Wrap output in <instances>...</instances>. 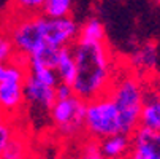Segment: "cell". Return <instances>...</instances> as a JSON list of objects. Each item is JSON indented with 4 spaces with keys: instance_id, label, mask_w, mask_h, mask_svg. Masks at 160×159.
<instances>
[{
    "instance_id": "cell-16",
    "label": "cell",
    "mask_w": 160,
    "mask_h": 159,
    "mask_svg": "<svg viewBox=\"0 0 160 159\" xmlns=\"http://www.w3.org/2000/svg\"><path fill=\"white\" fill-rule=\"evenodd\" d=\"M72 7L73 0H46L43 11L49 18H65L70 16Z\"/></svg>"
},
{
    "instance_id": "cell-17",
    "label": "cell",
    "mask_w": 160,
    "mask_h": 159,
    "mask_svg": "<svg viewBox=\"0 0 160 159\" xmlns=\"http://www.w3.org/2000/svg\"><path fill=\"white\" fill-rule=\"evenodd\" d=\"M46 0H11V5L18 16H30L38 14L43 8Z\"/></svg>"
},
{
    "instance_id": "cell-20",
    "label": "cell",
    "mask_w": 160,
    "mask_h": 159,
    "mask_svg": "<svg viewBox=\"0 0 160 159\" xmlns=\"http://www.w3.org/2000/svg\"><path fill=\"white\" fill-rule=\"evenodd\" d=\"M57 56H59V50H43L38 54L29 57L30 64H41V65H46L51 67V69H56V62H57Z\"/></svg>"
},
{
    "instance_id": "cell-15",
    "label": "cell",
    "mask_w": 160,
    "mask_h": 159,
    "mask_svg": "<svg viewBox=\"0 0 160 159\" xmlns=\"http://www.w3.org/2000/svg\"><path fill=\"white\" fill-rule=\"evenodd\" d=\"M29 73L32 77H35L38 81L48 84L51 87H56L59 84V77L56 69H51V67L41 65V64H30L29 62Z\"/></svg>"
},
{
    "instance_id": "cell-3",
    "label": "cell",
    "mask_w": 160,
    "mask_h": 159,
    "mask_svg": "<svg viewBox=\"0 0 160 159\" xmlns=\"http://www.w3.org/2000/svg\"><path fill=\"white\" fill-rule=\"evenodd\" d=\"M108 94L121 111L124 134L132 137L133 132L141 126V110L146 97L140 81L132 75L118 77L112 80Z\"/></svg>"
},
{
    "instance_id": "cell-12",
    "label": "cell",
    "mask_w": 160,
    "mask_h": 159,
    "mask_svg": "<svg viewBox=\"0 0 160 159\" xmlns=\"http://www.w3.org/2000/svg\"><path fill=\"white\" fill-rule=\"evenodd\" d=\"M78 40H84V41H105V27L103 24L92 18V19H87L84 24L79 29V35Z\"/></svg>"
},
{
    "instance_id": "cell-5",
    "label": "cell",
    "mask_w": 160,
    "mask_h": 159,
    "mask_svg": "<svg viewBox=\"0 0 160 159\" xmlns=\"http://www.w3.org/2000/svg\"><path fill=\"white\" fill-rule=\"evenodd\" d=\"M87 102L78 96L56 100L49 110V116L56 130L63 139H76L84 132V116Z\"/></svg>"
},
{
    "instance_id": "cell-8",
    "label": "cell",
    "mask_w": 160,
    "mask_h": 159,
    "mask_svg": "<svg viewBox=\"0 0 160 159\" xmlns=\"http://www.w3.org/2000/svg\"><path fill=\"white\" fill-rule=\"evenodd\" d=\"M26 102L24 81L3 80L0 81V111L11 115L16 113Z\"/></svg>"
},
{
    "instance_id": "cell-18",
    "label": "cell",
    "mask_w": 160,
    "mask_h": 159,
    "mask_svg": "<svg viewBox=\"0 0 160 159\" xmlns=\"http://www.w3.org/2000/svg\"><path fill=\"white\" fill-rule=\"evenodd\" d=\"M16 48L11 41V37L8 32H0V65L2 64H10L14 56H16Z\"/></svg>"
},
{
    "instance_id": "cell-22",
    "label": "cell",
    "mask_w": 160,
    "mask_h": 159,
    "mask_svg": "<svg viewBox=\"0 0 160 159\" xmlns=\"http://www.w3.org/2000/svg\"><path fill=\"white\" fill-rule=\"evenodd\" d=\"M75 96V91H73V86L68 84V83H62L59 81V84L56 86V97L57 100H63V99H68Z\"/></svg>"
},
{
    "instance_id": "cell-14",
    "label": "cell",
    "mask_w": 160,
    "mask_h": 159,
    "mask_svg": "<svg viewBox=\"0 0 160 159\" xmlns=\"http://www.w3.org/2000/svg\"><path fill=\"white\" fill-rule=\"evenodd\" d=\"M133 65L140 67V69H154L155 64H157V50H155V45L148 43L141 50H138L133 57H132Z\"/></svg>"
},
{
    "instance_id": "cell-6",
    "label": "cell",
    "mask_w": 160,
    "mask_h": 159,
    "mask_svg": "<svg viewBox=\"0 0 160 159\" xmlns=\"http://www.w3.org/2000/svg\"><path fill=\"white\" fill-rule=\"evenodd\" d=\"M127 159H160V130L140 126L132 135Z\"/></svg>"
},
{
    "instance_id": "cell-9",
    "label": "cell",
    "mask_w": 160,
    "mask_h": 159,
    "mask_svg": "<svg viewBox=\"0 0 160 159\" xmlns=\"http://www.w3.org/2000/svg\"><path fill=\"white\" fill-rule=\"evenodd\" d=\"M98 145L106 159H127L132 148V137L125 134H118L98 140Z\"/></svg>"
},
{
    "instance_id": "cell-2",
    "label": "cell",
    "mask_w": 160,
    "mask_h": 159,
    "mask_svg": "<svg viewBox=\"0 0 160 159\" xmlns=\"http://www.w3.org/2000/svg\"><path fill=\"white\" fill-rule=\"evenodd\" d=\"M72 48L76 59V78L72 84L75 96L90 102L108 94L116 75L106 41L76 40Z\"/></svg>"
},
{
    "instance_id": "cell-7",
    "label": "cell",
    "mask_w": 160,
    "mask_h": 159,
    "mask_svg": "<svg viewBox=\"0 0 160 159\" xmlns=\"http://www.w3.org/2000/svg\"><path fill=\"white\" fill-rule=\"evenodd\" d=\"M24 96H26V102H29L30 105H35L41 110H48V111L52 108V105L57 100L56 87H51L38 81L30 73L27 75L24 81Z\"/></svg>"
},
{
    "instance_id": "cell-19",
    "label": "cell",
    "mask_w": 160,
    "mask_h": 159,
    "mask_svg": "<svg viewBox=\"0 0 160 159\" xmlns=\"http://www.w3.org/2000/svg\"><path fill=\"white\" fill-rule=\"evenodd\" d=\"M78 159H106L103 156V153L100 151V145H98V140L95 139H87L82 146H81V151H79V156Z\"/></svg>"
},
{
    "instance_id": "cell-4",
    "label": "cell",
    "mask_w": 160,
    "mask_h": 159,
    "mask_svg": "<svg viewBox=\"0 0 160 159\" xmlns=\"http://www.w3.org/2000/svg\"><path fill=\"white\" fill-rule=\"evenodd\" d=\"M84 134L89 139L102 140L111 135L124 134L121 111L109 94L87 102L84 116Z\"/></svg>"
},
{
    "instance_id": "cell-11",
    "label": "cell",
    "mask_w": 160,
    "mask_h": 159,
    "mask_svg": "<svg viewBox=\"0 0 160 159\" xmlns=\"http://www.w3.org/2000/svg\"><path fill=\"white\" fill-rule=\"evenodd\" d=\"M141 126L160 130V93L144 97L141 110Z\"/></svg>"
},
{
    "instance_id": "cell-1",
    "label": "cell",
    "mask_w": 160,
    "mask_h": 159,
    "mask_svg": "<svg viewBox=\"0 0 160 159\" xmlns=\"http://www.w3.org/2000/svg\"><path fill=\"white\" fill-rule=\"evenodd\" d=\"M19 54L32 57L43 50H62L78 40L79 27L70 16L49 18L46 14L14 16L7 27Z\"/></svg>"
},
{
    "instance_id": "cell-21",
    "label": "cell",
    "mask_w": 160,
    "mask_h": 159,
    "mask_svg": "<svg viewBox=\"0 0 160 159\" xmlns=\"http://www.w3.org/2000/svg\"><path fill=\"white\" fill-rule=\"evenodd\" d=\"M14 134H16V130H14L13 124L7 118L0 116V157H2V154H3L8 142L13 139Z\"/></svg>"
},
{
    "instance_id": "cell-24",
    "label": "cell",
    "mask_w": 160,
    "mask_h": 159,
    "mask_svg": "<svg viewBox=\"0 0 160 159\" xmlns=\"http://www.w3.org/2000/svg\"><path fill=\"white\" fill-rule=\"evenodd\" d=\"M63 159H70V157H63Z\"/></svg>"
},
{
    "instance_id": "cell-23",
    "label": "cell",
    "mask_w": 160,
    "mask_h": 159,
    "mask_svg": "<svg viewBox=\"0 0 160 159\" xmlns=\"http://www.w3.org/2000/svg\"><path fill=\"white\" fill-rule=\"evenodd\" d=\"M154 2H157V3H158V5H160V0H154Z\"/></svg>"
},
{
    "instance_id": "cell-13",
    "label": "cell",
    "mask_w": 160,
    "mask_h": 159,
    "mask_svg": "<svg viewBox=\"0 0 160 159\" xmlns=\"http://www.w3.org/2000/svg\"><path fill=\"white\" fill-rule=\"evenodd\" d=\"M27 153H29V148H27L26 137H22L21 134L16 132L13 135V139L8 142L0 159H27Z\"/></svg>"
},
{
    "instance_id": "cell-10",
    "label": "cell",
    "mask_w": 160,
    "mask_h": 159,
    "mask_svg": "<svg viewBox=\"0 0 160 159\" xmlns=\"http://www.w3.org/2000/svg\"><path fill=\"white\" fill-rule=\"evenodd\" d=\"M56 72L59 77V81L73 84L76 78V59L72 46H65L59 50L57 62H56Z\"/></svg>"
}]
</instances>
